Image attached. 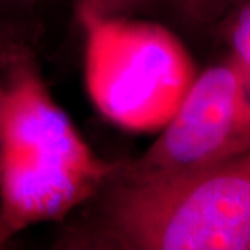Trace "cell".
I'll return each mask as SVG.
<instances>
[{"instance_id": "6da1fadb", "label": "cell", "mask_w": 250, "mask_h": 250, "mask_svg": "<svg viewBox=\"0 0 250 250\" xmlns=\"http://www.w3.org/2000/svg\"><path fill=\"white\" fill-rule=\"evenodd\" d=\"M118 168L82 138L32 54L7 39L0 78V246L93 200Z\"/></svg>"}, {"instance_id": "7a4b0ae2", "label": "cell", "mask_w": 250, "mask_h": 250, "mask_svg": "<svg viewBox=\"0 0 250 250\" xmlns=\"http://www.w3.org/2000/svg\"><path fill=\"white\" fill-rule=\"evenodd\" d=\"M93 215L64 235L67 249L250 250V152L206 170L113 177Z\"/></svg>"}, {"instance_id": "3957f363", "label": "cell", "mask_w": 250, "mask_h": 250, "mask_svg": "<svg viewBox=\"0 0 250 250\" xmlns=\"http://www.w3.org/2000/svg\"><path fill=\"white\" fill-rule=\"evenodd\" d=\"M75 11L83 34L85 86L95 108L128 132H159L197 75L185 45L156 21Z\"/></svg>"}, {"instance_id": "277c9868", "label": "cell", "mask_w": 250, "mask_h": 250, "mask_svg": "<svg viewBox=\"0 0 250 250\" xmlns=\"http://www.w3.org/2000/svg\"><path fill=\"white\" fill-rule=\"evenodd\" d=\"M250 152V68L232 54L197 72L152 146L116 177L146 181L206 170Z\"/></svg>"}, {"instance_id": "5b68a950", "label": "cell", "mask_w": 250, "mask_h": 250, "mask_svg": "<svg viewBox=\"0 0 250 250\" xmlns=\"http://www.w3.org/2000/svg\"><path fill=\"white\" fill-rule=\"evenodd\" d=\"M189 27L208 28L220 24L238 0H170Z\"/></svg>"}, {"instance_id": "8992f818", "label": "cell", "mask_w": 250, "mask_h": 250, "mask_svg": "<svg viewBox=\"0 0 250 250\" xmlns=\"http://www.w3.org/2000/svg\"><path fill=\"white\" fill-rule=\"evenodd\" d=\"M221 22L231 54L250 68V0L238 3Z\"/></svg>"}, {"instance_id": "52a82bcc", "label": "cell", "mask_w": 250, "mask_h": 250, "mask_svg": "<svg viewBox=\"0 0 250 250\" xmlns=\"http://www.w3.org/2000/svg\"><path fill=\"white\" fill-rule=\"evenodd\" d=\"M159 0H75V9H86L102 16L142 17L150 13Z\"/></svg>"}, {"instance_id": "ba28073f", "label": "cell", "mask_w": 250, "mask_h": 250, "mask_svg": "<svg viewBox=\"0 0 250 250\" xmlns=\"http://www.w3.org/2000/svg\"><path fill=\"white\" fill-rule=\"evenodd\" d=\"M32 0H0V29L10 31L16 18L31 7Z\"/></svg>"}, {"instance_id": "9c48e42d", "label": "cell", "mask_w": 250, "mask_h": 250, "mask_svg": "<svg viewBox=\"0 0 250 250\" xmlns=\"http://www.w3.org/2000/svg\"><path fill=\"white\" fill-rule=\"evenodd\" d=\"M9 38L3 35V31L0 29V78H1V68H3V59H4V47Z\"/></svg>"}, {"instance_id": "30bf717a", "label": "cell", "mask_w": 250, "mask_h": 250, "mask_svg": "<svg viewBox=\"0 0 250 250\" xmlns=\"http://www.w3.org/2000/svg\"><path fill=\"white\" fill-rule=\"evenodd\" d=\"M241 1H245V0H238V1H236V4H238V3H241ZM236 4H235V6H236Z\"/></svg>"}]
</instances>
